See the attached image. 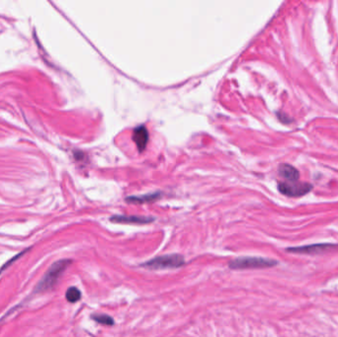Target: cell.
Instances as JSON below:
<instances>
[{"label": "cell", "mask_w": 338, "mask_h": 337, "mask_svg": "<svg viewBox=\"0 0 338 337\" xmlns=\"http://www.w3.org/2000/svg\"><path fill=\"white\" fill-rule=\"evenodd\" d=\"M73 261L70 259H62L55 262L47 271V273L37 286L35 292L43 293L52 290L58 284L60 278L63 276L64 272L70 267Z\"/></svg>", "instance_id": "1"}, {"label": "cell", "mask_w": 338, "mask_h": 337, "mask_svg": "<svg viewBox=\"0 0 338 337\" xmlns=\"http://www.w3.org/2000/svg\"><path fill=\"white\" fill-rule=\"evenodd\" d=\"M185 264V259L181 254H167L158 256L145 263L141 264V267L151 270H164V269H175L182 267Z\"/></svg>", "instance_id": "2"}, {"label": "cell", "mask_w": 338, "mask_h": 337, "mask_svg": "<svg viewBox=\"0 0 338 337\" xmlns=\"http://www.w3.org/2000/svg\"><path fill=\"white\" fill-rule=\"evenodd\" d=\"M278 264L276 260L262 257H238L229 262V267L232 270L244 269H263L274 267Z\"/></svg>", "instance_id": "3"}, {"label": "cell", "mask_w": 338, "mask_h": 337, "mask_svg": "<svg viewBox=\"0 0 338 337\" xmlns=\"http://www.w3.org/2000/svg\"><path fill=\"white\" fill-rule=\"evenodd\" d=\"M279 191L289 197H302L308 194L312 189L313 185L307 182H281L278 185Z\"/></svg>", "instance_id": "4"}, {"label": "cell", "mask_w": 338, "mask_h": 337, "mask_svg": "<svg viewBox=\"0 0 338 337\" xmlns=\"http://www.w3.org/2000/svg\"><path fill=\"white\" fill-rule=\"evenodd\" d=\"M338 246L331 244H319V245H311L297 248H289L287 249V253H296V254H311V255H319V254H327L334 251H338Z\"/></svg>", "instance_id": "5"}, {"label": "cell", "mask_w": 338, "mask_h": 337, "mask_svg": "<svg viewBox=\"0 0 338 337\" xmlns=\"http://www.w3.org/2000/svg\"><path fill=\"white\" fill-rule=\"evenodd\" d=\"M110 221L115 224H131V225H146L151 224L155 221L152 217H141V216H126V215H116L111 217Z\"/></svg>", "instance_id": "6"}, {"label": "cell", "mask_w": 338, "mask_h": 337, "mask_svg": "<svg viewBox=\"0 0 338 337\" xmlns=\"http://www.w3.org/2000/svg\"><path fill=\"white\" fill-rule=\"evenodd\" d=\"M149 131L146 126H139L133 132V141L140 153H143L149 143Z\"/></svg>", "instance_id": "7"}, {"label": "cell", "mask_w": 338, "mask_h": 337, "mask_svg": "<svg viewBox=\"0 0 338 337\" xmlns=\"http://www.w3.org/2000/svg\"><path fill=\"white\" fill-rule=\"evenodd\" d=\"M279 173L288 182L298 181L300 178V172L298 171V169L290 165H281L279 167Z\"/></svg>", "instance_id": "8"}, {"label": "cell", "mask_w": 338, "mask_h": 337, "mask_svg": "<svg viewBox=\"0 0 338 337\" xmlns=\"http://www.w3.org/2000/svg\"><path fill=\"white\" fill-rule=\"evenodd\" d=\"M160 198V193H154V194H149V195H144V196H138V197H128L126 199L127 202L129 203H139V204H143V203H148V202H152L155 201L157 199Z\"/></svg>", "instance_id": "9"}, {"label": "cell", "mask_w": 338, "mask_h": 337, "mask_svg": "<svg viewBox=\"0 0 338 337\" xmlns=\"http://www.w3.org/2000/svg\"><path fill=\"white\" fill-rule=\"evenodd\" d=\"M91 319L100 324V325H104V326H108V327H112L115 325V322L114 320L108 316V315H105V314H96V315H92L91 316Z\"/></svg>", "instance_id": "10"}, {"label": "cell", "mask_w": 338, "mask_h": 337, "mask_svg": "<svg viewBox=\"0 0 338 337\" xmlns=\"http://www.w3.org/2000/svg\"><path fill=\"white\" fill-rule=\"evenodd\" d=\"M66 298H67L68 302L75 304L82 299V292L76 287H71V288L68 289V291L66 293Z\"/></svg>", "instance_id": "11"}]
</instances>
